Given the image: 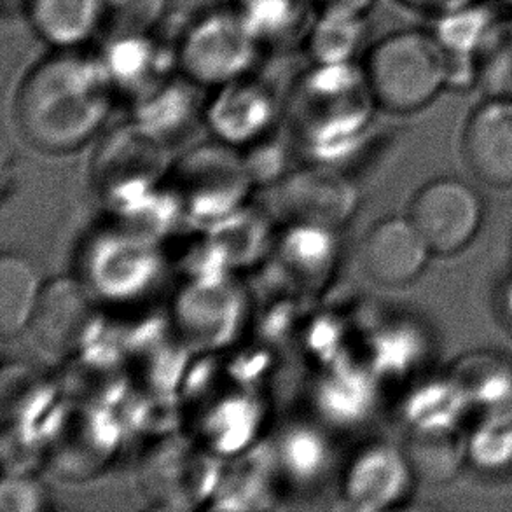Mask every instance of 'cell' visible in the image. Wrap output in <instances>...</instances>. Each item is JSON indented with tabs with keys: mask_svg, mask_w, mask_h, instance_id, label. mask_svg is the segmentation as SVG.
<instances>
[{
	"mask_svg": "<svg viewBox=\"0 0 512 512\" xmlns=\"http://www.w3.org/2000/svg\"><path fill=\"white\" fill-rule=\"evenodd\" d=\"M116 95L100 53L51 49L21 77L14 93V121L37 149L69 153L102 130Z\"/></svg>",
	"mask_w": 512,
	"mask_h": 512,
	"instance_id": "obj_1",
	"label": "cell"
},
{
	"mask_svg": "<svg viewBox=\"0 0 512 512\" xmlns=\"http://www.w3.org/2000/svg\"><path fill=\"white\" fill-rule=\"evenodd\" d=\"M362 70L376 105L395 114L422 109L451 79L446 49L422 30L385 35L367 51Z\"/></svg>",
	"mask_w": 512,
	"mask_h": 512,
	"instance_id": "obj_2",
	"label": "cell"
},
{
	"mask_svg": "<svg viewBox=\"0 0 512 512\" xmlns=\"http://www.w3.org/2000/svg\"><path fill=\"white\" fill-rule=\"evenodd\" d=\"M263 51L235 4L198 14L187 23L175 46L180 74L210 90L252 74Z\"/></svg>",
	"mask_w": 512,
	"mask_h": 512,
	"instance_id": "obj_3",
	"label": "cell"
},
{
	"mask_svg": "<svg viewBox=\"0 0 512 512\" xmlns=\"http://www.w3.org/2000/svg\"><path fill=\"white\" fill-rule=\"evenodd\" d=\"M483 207L471 186L457 179H437L423 186L409 207V219L430 250L448 256L464 249L478 233Z\"/></svg>",
	"mask_w": 512,
	"mask_h": 512,
	"instance_id": "obj_4",
	"label": "cell"
},
{
	"mask_svg": "<svg viewBox=\"0 0 512 512\" xmlns=\"http://www.w3.org/2000/svg\"><path fill=\"white\" fill-rule=\"evenodd\" d=\"M292 105L299 116L315 119L317 126L357 125L376 105L362 65H315L299 77L292 91Z\"/></svg>",
	"mask_w": 512,
	"mask_h": 512,
	"instance_id": "obj_5",
	"label": "cell"
},
{
	"mask_svg": "<svg viewBox=\"0 0 512 512\" xmlns=\"http://www.w3.org/2000/svg\"><path fill=\"white\" fill-rule=\"evenodd\" d=\"M432 252L411 219L390 217L371 228L362 243V268L385 287H399L422 273Z\"/></svg>",
	"mask_w": 512,
	"mask_h": 512,
	"instance_id": "obj_6",
	"label": "cell"
},
{
	"mask_svg": "<svg viewBox=\"0 0 512 512\" xmlns=\"http://www.w3.org/2000/svg\"><path fill=\"white\" fill-rule=\"evenodd\" d=\"M462 153L479 180L490 186H512V98H490L472 112Z\"/></svg>",
	"mask_w": 512,
	"mask_h": 512,
	"instance_id": "obj_7",
	"label": "cell"
},
{
	"mask_svg": "<svg viewBox=\"0 0 512 512\" xmlns=\"http://www.w3.org/2000/svg\"><path fill=\"white\" fill-rule=\"evenodd\" d=\"M91 322L93 306L83 287L72 278H55L42 285L28 327L44 350L67 353L81 345Z\"/></svg>",
	"mask_w": 512,
	"mask_h": 512,
	"instance_id": "obj_8",
	"label": "cell"
},
{
	"mask_svg": "<svg viewBox=\"0 0 512 512\" xmlns=\"http://www.w3.org/2000/svg\"><path fill=\"white\" fill-rule=\"evenodd\" d=\"M118 93L137 98L179 72L175 48L168 49L154 34L109 35L100 51Z\"/></svg>",
	"mask_w": 512,
	"mask_h": 512,
	"instance_id": "obj_9",
	"label": "cell"
},
{
	"mask_svg": "<svg viewBox=\"0 0 512 512\" xmlns=\"http://www.w3.org/2000/svg\"><path fill=\"white\" fill-rule=\"evenodd\" d=\"M21 9L51 49L84 48L105 25V0H25Z\"/></svg>",
	"mask_w": 512,
	"mask_h": 512,
	"instance_id": "obj_10",
	"label": "cell"
},
{
	"mask_svg": "<svg viewBox=\"0 0 512 512\" xmlns=\"http://www.w3.org/2000/svg\"><path fill=\"white\" fill-rule=\"evenodd\" d=\"M277 111V95L266 81L240 77L214 90L210 118L226 135H250L270 123Z\"/></svg>",
	"mask_w": 512,
	"mask_h": 512,
	"instance_id": "obj_11",
	"label": "cell"
},
{
	"mask_svg": "<svg viewBox=\"0 0 512 512\" xmlns=\"http://www.w3.org/2000/svg\"><path fill=\"white\" fill-rule=\"evenodd\" d=\"M235 7L264 49L303 44L317 14L312 0H235Z\"/></svg>",
	"mask_w": 512,
	"mask_h": 512,
	"instance_id": "obj_12",
	"label": "cell"
},
{
	"mask_svg": "<svg viewBox=\"0 0 512 512\" xmlns=\"http://www.w3.org/2000/svg\"><path fill=\"white\" fill-rule=\"evenodd\" d=\"M366 39V16L317 11L305 35L303 46L310 63L345 65L357 63V55Z\"/></svg>",
	"mask_w": 512,
	"mask_h": 512,
	"instance_id": "obj_13",
	"label": "cell"
},
{
	"mask_svg": "<svg viewBox=\"0 0 512 512\" xmlns=\"http://www.w3.org/2000/svg\"><path fill=\"white\" fill-rule=\"evenodd\" d=\"M42 284L34 266L16 254L0 259V333L11 338L28 327L41 296Z\"/></svg>",
	"mask_w": 512,
	"mask_h": 512,
	"instance_id": "obj_14",
	"label": "cell"
},
{
	"mask_svg": "<svg viewBox=\"0 0 512 512\" xmlns=\"http://www.w3.org/2000/svg\"><path fill=\"white\" fill-rule=\"evenodd\" d=\"M471 72L490 98H512V20L488 25L472 55Z\"/></svg>",
	"mask_w": 512,
	"mask_h": 512,
	"instance_id": "obj_15",
	"label": "cell"
},
{
	"mask_svg": "<svg viewBox=\"0 0 512 512\" xmlns=\"http://www.w3.org/2000/svg\"><path fill=\"white\" fill-rule=\"evenodd\" d=\"M170 0H105L104 28L111 35L154 34Z\"/></svg>",
	"mask_w": 512,
	"mask_h": 512,
	"instance_id": "obj_16",
	"label": "cell"
},
{
	"mask_svg": "<svg viewBox=\"0 0 512 512\" xmlns=\"http://www.w3.org/2000/svg\"><path fill=\"white\" fill-rule=\"evenodd\" d=\"M404 6L413 7L425 13L446 14L455 13L464 7H469L472 0H399Z\"/></svg>",
	"mask_w": 512,
	"mask_h": 512,
	"instance_id": "obj_17",
	"label": "cell"
},
{
	"mask_svg": "<svg viewBox=\"0 0 512 512\" xmlns=\"http://www.w3.org/2000/svg\"><path fill=\"white\" fill-rule=\"evenodd\" d=\"M312 2L317 11H341V13L366 16L376 0H312Z\"/></svg>",
	"mask_w": 512,
	"mask_h": 512,
	"instance_id": "obj_18",
	"label": "cell"
},
{
	"mask_svg": "<svg viewBox=\"0 0 512 512\" xmlns=\"http://www.w3.org/2000/svg\"><path fill=\"white\" fill-rule=\"evenodd\" d=\"M4 7H23L25 0H2Z\"/></svg>",
	"mask_w": 512,
	"mask_h": 512,
	"instance_id": "obj_19",
	"label": "cell"
},
{
	"mask_svg": "<svg viewBox=\"0 0 512 512\" xmlns=\"http://www.w3.org/2000/svg\"><path fill=\"white\" fill-rule=\"evenodd\" d=\"M506 2H509V4H512V0H506Z\"/></svg>",
	"mask_w": 512,
	"mask_h": 512,
	"instance_id": "obj_20",
	"label": "cell"
}]
</instances>
